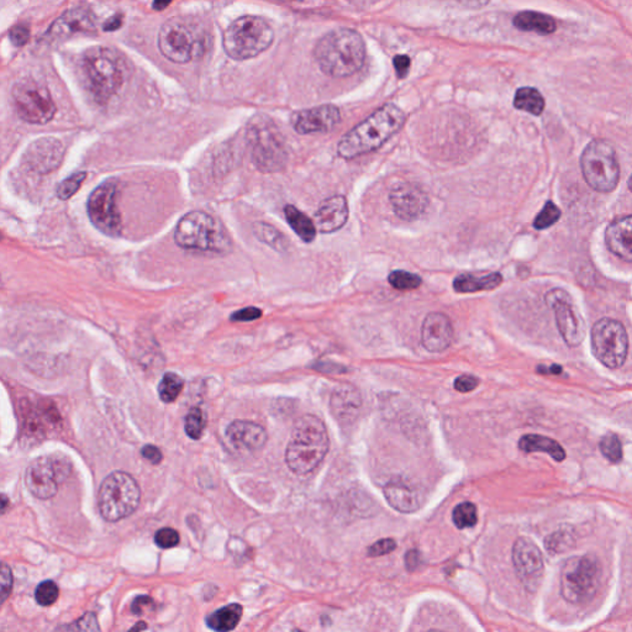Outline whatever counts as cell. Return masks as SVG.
Masks as SVG:
<instances>
[{
	"label": "cell",
	"mask_w": 632,
	"mask_h": 632,
	"mask_svg": "<svg viewBox=\"0 0 632 632\" xmlns=\"http://www.w3.org/2000/svg\"><path fill=\"white\" fill-rule=\"evenodd\" d=\"M406 120V113L396 104L383 105L340 140L339 156L354 160L373 152L402 129Z\"/></svg>",
	"instance_id": "1"
},
{
	"label": "cell",
	"mask_w": 632,
	"mask_h": 632,
	"mask_svg": "<svg viewBox=\"0 0 632 632\" xmlns=\"http://www.w3.org/2000/svg\"><path fill=\"white\" fill-rule=\"evenodd\" d=\"M314 56L325 75L338 78L352 76L365 65V40L357 31L338 29L320 38Z\"/></svg>",
	"instance_id": "2"
},
{
	"label": "cell",
	"mask_w": 632,
	"mask_h": 632,
	"mask_svg": "<svg viewBox=\"0 0 632 632\" xmlns=\"http://www.w3.org/2000/svg\"><path fill=\"white\" fill-rule=\"evenodd\" d=\"M329 435L325 425L316 415H304L295 423L285 462L295 474H308L316 470L329 451Z\"/></svg>",
	"instance_id": "3"
},
{
	"label": "cell",
	"mask_w": 632,
	"mask_h": 632,
	"mask_svg": "<svg viewBox=\"0 0 632 632\" xmlns=\"http://www.w3.org/2000/svg\"><path fill=\"white\" fill-rule=\"evenodd\" d=\"M81 70L86 88L101 104L117 94L127 77V67L120 54L108 47L86 51L81 59Z\"/></svg>",
	"instance_id": "4"
},
{
	"label": "cell",
	"mask_w": 632,
	"mask_h": 632,
	"mask_svg": "<svg viewBox=\"0 0 632 632\" xmlns=\"http://www.w3.org/2000/svg\"><path fill=\"white\" fill-rule=\"evenodd\" d=\"M175 242L191 251L227 253L231 240L220 221L204 211H191L179 220L175 231Z\"/></svg>",
	"instance_id": "5"
},
{
	"label": "cell",
	"mask_w": 632,
	"mask_h": 632,
	"mask_svg": "<svg viewBox=\"0 0 632 632\" xmlns=\"http://www.w3.org/2000/svg\"><path fill=\"white\" fill-rule=\"evenodd\" d=\"M274 29L265 19L249 15L237 19L226 29L224 50L233 60H250L265 53L274 43Z\"/></svg>",
	"instance_id": "6"
},
{
	"label": "cell",
	"mask_w": 632,
	"mask_h": 632,
	"mask_svg": "<svg viewBox=\"0 0 632 632\" xmlns=\"http://www.w3.org/2000/svg\"><path fill=\"white\" fill-rule=\"evenodd\" d=\"M140 499L141 490L136 480L125 472H113L99 488V512L109 522L120 521L133 514Z\"/></svg>",
	"instance_id": "7"
},
{
	"label": "cell",
	"mask_w": 632,
	"mask_h": 632,
	"mask_svg": "<svg viewBox=\"0 0 632 632\" xmlns=\"http://www.w3.org/2000/svg\"><path fill=\"white\" fill-rule=\"evenodd\" d=\"M583 177L590 188L609 193L618 187L620 166L614 147L605 140H593L580 156Z\"/></svg>",
	"instance_id": "8"
},
{
	"label": "cell",
	"mask_w": 632,
	"mask_h": 632,
	"mask_svg": "<svg viewBox=\"0 0 632 632\" xmlns=\"http://www.w3.org/2000/svg\"><path fill=\"white\" fill-rule=\"evenodd\" d=\"M250 146L256 167L262 172L281 171L288 161V151L282 134L274 123L256 118L249 130Z\"/></svg>",
	"instance_id": "9"
},
{
	"label": "cell",
	"mask_w": 632,
	"mask_h": 632,
	"mask_svg": "<svg viewBox=\"0 0 632 632\" xmlns=\"http://www.w3.org/2000/svg\"><path fill=\"white\" fill-rule=\"evenodd\" d=\"M599 579L600 567L595 557H570L561 572V593L567 602L583 604L595 595Z\"/></svg>",
	"instance_id": "10"
},
{
	"label": "cell",
	"mask_w": 632,
	"mask_h": 632,
	"mask_svg": "<svg viewBox=\"0 0 632 632\" xmlns=\"http://www.w3.org/2000/svg\"><path fill=\"white\" fill-rule=\"evenodd\" d=\"M159 49L167 60L187 63L203 51V41L191 21L172 18L160 30Z\"/></svg>",
	"instance_id": "11"
},
{
	"label": "cell",
	"mask_w": 632,
	"mask_h": 632,
	"mask_svg": "<svg viewBox=\"0 0 632 632\" xmlns=\"http://www.w3.org/2000/svg\"><path fill=\"white\" fill-rule=\"evenodd\" d=\"M592 351L600 364L618 370L627 361L628 336L624 325L618 320L600 319L592 329Z\"/></svg>",
	"instance_id": "12"
},
{
	"label": "cell",
	"mask_w": 632,
	"mask_h": 632,
	"mask_svg": "<svg viewBox=\"0 0 632 632\" xmlns=\"http://www.w3.org/2000/svg\"><path fill=\"white\" fill-rule=\"evenodd\" d=\"M12 99L19 117L27 123L45 125L53 120L56 114V105L49 89L33 79L15 85Z\"/></svg>",
	"instance_id": "13"
},
{
	"label": "cell",
	"mask_w": 632,
	"mask_h": 632,
	"mask_svg": "<svg viewBox=\"0 0 632 632\" xmlns=\"http://www.w3.org/2000/svg\"><path fill=\"white\" fill-rule=\"evenodd\" d=\"M117 181L114 178L107 179L92 192L86 203V211L93 226L111 237H119L123 231V223L117 207Z\"/></svg>",
	"instance_id": "14"
},
{
	"label": "cell",
	"mask_w": 632,
	"mask_h": 632,
	"mask_svg": "<svg viewBox=\"0 0 632 632\" xmlns=\"http://www.w3.org/2000/svg\"><path fill=\"white\" fill-rule=\"evenodd\" d=\"M70 473V464L60 458L43 456L30 462L25 473L28 489L38 499H51L56 496L59 484Z\"/></svg>",
	"instance_id": "15"
},
{
	"label": "cell",
	"mask_w": 632,
	"mask_h": 632,
	"mask_svg": "<svg viewBox=\"0 0 632 632\" xmlns=\"http://www.w3.org/2000/svg\"><path fill=\"white\" fill-rule=\"evenodd\" d=\"M547 306L554 310L558 332L570 348H577L586 336V324L566 291L552 290L546 294Z\"/></svg>",
	"instance_id": "16"
},
{
	"label": "cell",
	"mask_w": 632,
	"mask_h": 632,
	"mask_svg": "<svg viewBox=\"0 0 632 632\" xmlns=\"http://www.w3.org/2000/svg\"><path fill=\"white\" fill-rule=\"evenodd\" d=\"M513 563L525 588L535 592L544 574V558L540 548L530 538H518L513 546Z\"/></svg>",
	"instance_id": "17"
},
{
	"label": "cell",
	"mask_w": 632,
	"mask_h": 632,
	"mask_svg": "<svg viewBox=\"0 0 632 632\" xmlns=\"http://www.w3.org/2000/svg\"><path fill=\"white\" fill-rule=\"evenodd\" d=\"M390 201L397 217L406 221L419 219L429 207L428 195L412 183H400L396 185L391 189Z\"/></svg>",
	"instance_id": "18"
},
{
	"label": "cell",
	"mask_w": 632,
	"mask_h": 632,
	"mask_svg": "<svg viewBox=\"0 0 632 632\" xmlns=\"http://www.w3.org/2000/svg\"><path fill=\"white\" fill-rule=\"evenodd\" d=\"M341 120L339 108L335 105L320 107L298 111L291 119L294 130L300 135L325 134L332 131Z\"/></svg>",
	"instance_id": "19"
},
{
	"label": "cell",
	"mask_w": 632,
	"mask_h": 632,
	"mask_svg": "<svg viewBox=\"0 0 632 632\" xmlns=\"http://www.w3.org/2000/svg\"><path fill=\"white\" fill-rule=\"evenodd\" d=\"M455 329L450 317L445 314L430 313L423 319L422 326V343L425 349L432 354L444 352L452 345Z\"/></svg>",
	"instance_id": "20"
},
{
	"label": "cell",
	"mask_w": 632,
	"mask_h": 632,
	"mask_svg": "<svg viewBox=\"0 0 632 632\" xmlns=\"http://www.w3.org/2000/svg\"><path fill=\"white\" fill-rule=\"evenodd\" d=\"M95 30L94 17L88 9L69 11L53 22L45 37L49 41L62 40L76 34H89Z\"/></svg>",
	"instance_id": "21"
},
{
	"label": "cell",
	"mask_w": 632,
	"mask_h": 632,
	"mask_svg": "<svg viewBox=\"0 0 632 632\" xmlns=\"http://www.w3.org/2000/svg\"><path fill=\"white\" fill-rule=\"evenodd\" d=\"M226 439L231 446L240 451L261 450L267 442V432L259 423L236 420L226 429Z\"/></svg>",
	"instance_id": "22"
},
{
	"label": "cell",
	"mask_w": 632,
	"mask_h": 632,
	"mask_svg": "<svg viewBox=\"0 0 632 632\" xmlns=\"http://www.w3.org/2000/svg\"><path fill=\"white\" fill-rule=\"evenodd\" d=\"M63 147L59 140L53 137L35 141L28 150V162L34 171L49 173L62 162Z\"/></svg>",
	"instance_id": "23"
},
{
	"label": "cell",
	"mask_w": 632,
	"mask_h": 632,
	"mask_svg": "<svg viewBox=\"0 0 632 632\" xmlns=\"http://www.w3.org/2000/svg\"><path fill=\"white\" fill-rule=\"evenodd\" d=\"M349 203L343 195L325 199L316 210V226L323 234L335 233L342 229L349 220Z\"/></svg>",
	"instance_id": "24"
},
{
	"label": "cell",
	"mask_w": 632,
	"mask_h": 632,
	"mask_svg": "<svg viewBox=\"0 0 632 632\" xmlns=\"http://www.w3.org/2000/svg\"><path fill=\"white\" fill-rule=\"evenodd\" d=\"M609 251L621 261L632 263V215L616 218L605 230Z\"/></svg>",
	"instance_id": "25"
},
{
	"label": "cell",
	"mask_w": 632,
	"mask_h": 632,
	"mask_svg": "<svg viewBox=\"0 0 632 632\" xmlns=\"http://www.w3.org/2000/svg\"><path fill=\"white\" fill-rule=\"evenodd\" d=\"M384 498L388 504L404 514H412L422 508L423 494L418 488L404 483L402 480H393L383 488Z\"/></svg>",
	"instance_id": "26"
},
{
	"label": "cell",
	"mask_w": 632,
	"mask_h": 632,
	"mask_svg": "<svg viewBox=\"0 0 632 632\" xmlns=\"http://www.w3.org/2000/svg\"><path fill=\"white\" fill-rule=\"evenodd\" d=\"M330 404L340 423H349L357 416L361 399L354 388L341 387L332 394Z\"/></svg>",
	"instance_id": "27"
},
{
	"label": "cell",
	"mask_w": 632,
	"mask_h": 632,
	"mask_svg": "<svg viewBox=\"0 0 632 632\" xmlns=\"http://www.w3.org/2000/svg\"><path fill=\"white\" fill-rule=\"evenodd\" d=\"M514 27L525 33H535L538 35H551L556 33L557 22L550 15L544 12L526 11L519 12L513 21Z\"/></svg>",
	"instance_id": "28"
},
{
	"label": "cell",
	"mask_w": 632,
	"mask_h": 632,
	"mask_svg": "<svg viewBox=\"0 0 632 632\" xmlns=\"http://www.w3.org/2000/svg\"><path fill=\"white\" fill-rule=\"evenodd\" d=\"M502 282L503 275L498 272L483 275L464 274L455 278L454 290L462 294L477 293V291L496 290Z\"/></svg>",
	"instance_id": "29"
},
{
	"label": "cell",
	"mask_w": 632,
	"mask_h": 632,
	"mask_svg": "<svg viewBox=\"0 0 632 632\" xmlns=\"http://www.w3.org/2000/svg\"><path fill=\"white\" fill-rule=\"evenodd\" d=\"M519 448L526 454L532 452H545L550 455L554 460L562 462L566 458V451L562 446L558 444L556 439L546 438L541 435H525L520 439Z\"/></svg>",
	"instance_id": "30"
},
{
	"label": "cell",
	"mask_w": 632,
	"mask_h": 632,
	"mask_svg": "<svg viewBox=\"0 0 632 632\" xmlns=\"http://www.w3.org/2000/svg\"><path fill=\"white\" fill-rule=\"evenodd\" d=\"M242 606L234 603V604L223 606L214 612H211L205 622L208 628L214 631L227 632L235 630L237 625L242 618Z\"/></svg>",
	"instance_id": "31"
},
{
	"label": "cell",
	"mask_w": 632,
	"mask_h": 632,
	"mask_svg": "<svg viewBox=\"0 0 632 632\" xmlns=\"http://www.w3.org/2000/svg\"><path fill=\"white\" fill-rule=\"evenodd\" d=\"M284 215L288 224L300 240L306 243L313 242L316 240L317 231L316 221L311 220L306 213L295 208L294 205H287L284 208Z\"/></svg>",
	"instance_id": "32"
},
{
	"label": "cell",
	"mask_w": 632,
	"mask_h": 632,
	"mask_svg": "<svg viewBox=\"0 0 632 632\" xmlns=\"http://www.w3.org/2000/svg\"><path fill=\"white\" fill-rule=\"evenodd\" d=\"M514 107L518 111L540 117L546 107V102L538 89L532 88V86H522L515 93Z\"/></svg>",
	"instance_id": "33"
},
{
	"label": "cell",
	"mask_w": 632,
	"mask_h": 632,
	"mask_svg": "<svg viewBox=\"0 0 632 632\" xmlns=\"http://www.w3.org/2000/svg\"><path fill=\"white\" fill-rule=\"evenodd\" d=\"M253 234H255L259 242L272 247L275 251H287L288 246H290L287 237L281 231L275 229V226H269V224L261 223V221L256 223L253 226Z\"/></svg>",
	"instance_id": "34"
},
{
	"label": "cell",
	"mask_w": 632,
	"mask_h": 632,
	"mask_svg": "<svg viewBox=\"0 0 632 632\" xmlns=\"http://www.w3.org/2000/svg\"><path fill=\"white\" fill-rule=\"evenodd\" d=\"M183 388H185V381L181 375L175 373V372H168L163 375L157 390H159L160 399L163 403L171 404L181 396Z\"/></svg>",
	"instance_id": "35"
},
{
	"label": "cell",
	"mask_w": 632,
	"mask_h": 632,
	"mask_svg": "<svg viewBox=\"0 0 632 632\" xmlns=\"http://www.w3.org/2000/svg\"><path fill=\"white\" fill-rule=\"evenodd\" d=\"M452 521L458 529L473 528L478 521L476 505L466 502L456 506L452 513Z\"/></svg>",
	"instance_id": "36"
},
{
	"label": "cell",
	"mask_w": 632,
	"mask_h": 632,
	"mask_svg": "<svg viewBox=\"0 0 632 632\" xmlns=\"http://www.w3.org/2000/svg\"><path fill=\"white\" fill-rule=\"evenodd\" d=\"M388 282L394 290L398 291H414L423 284V279L420 275L412 274L407 271H393L388 275Z\"/></svg>",
	"instance_id": "37"
},
{
	"label": "cell",
	"mask_w": 632,
	"mask_h": 632,
	"mask_svg": "<svg viewBox=\"0 0 632 632\" xmlns=\"http://www.w3.org/2000/svg\"><path fill=\"white\" fill-rule=\"evenodd\" d=\"M205 429L204 413L199 407H192L185 416V434L192 439H199L203 436Z\"/></svg>",
	"instance_id": "38"
},
{
	"label": "cell",
	"mask_w": 632,
	"mask_h": 632,
	"mask_svg": "<svg viewBox=\"0 0 632 632\" xmlns=\"http://www.w3.org/2000/svg\"><path fill=\"white\" fill-rule=\"evenodd\" d=\"M86 172H77L75 175L70 176V177L66 178L65 181L60 183L57 185L56 194L61 201H69L73 195L78 192V189L82 187L83 182L86 181Z\"/></svg>",
	"instance_id": "39"
},
{
	"label": "cell",
	"mask_w": 632,
	"mask_h": 632,
	"mask_svg": "<svg viewBox=\"0 0 632 632\" xmlns=\"http://www.w3.org/2000/svg\"><path fill=\"white\" fill-rule=\"evenodd\" d=\"M560 208L554 201H547L538 217H536L534 227L536 230H546L548 227L554 226L560 220Z\"/></svg>",
	"instance_id": "40"
},
{
	"label": "cell",
	"mask_w": 632,
	"mask_h": 632,
	"mask_svg": "<svg viewBox=\"0 0 632 632\" xmlns=\"http://www.w3.org/2000/svg\"><path fill=\"white\" fill-rule=\"evenodd\" d=\"M599 447L603 456H604L606 460L611 461V464H620L622 461V445L618 436L614 434L606 435L600 441Z\"/></svg>",
	"instance_id": "41"
},
{
	"label": "cell",
	"mask_w": 632,
	"mask_h": 632,
	"mask_svg": "<svg viewBox=\"0 0 632 632\" xmlns=\"http://www.w3.org/2000/svg\"><path fill=\"white\" fill-rule=\"evenodd\" d=\"M60 590L57 584L53 580H44L37 587L35 590V599L37 604L41 606H50L59 599Z\"/></svg>",
	"instance_id": "42"
},
{
	"label": "cell",
	"mask_w": 632,
	"mask_h": 632,
	"mask_svg": "<svg viewBox=\"0 0 632 632\" xmlns=\"http://www.w3.org/2000/svg\"><path fill=\"white\" fill-rule=\"evenodd\" d=\"M573 536L566 531H557L546 538V548L551 554H558L573 545Z\"/></svg>",
	"instance_id": "43"
},
{
	"label": "cell",
	"mask_w": 632,
	"mask_h": 632,
	"mask_svg": "<svg viewBox=\"0 0 632 632\" xmlns=\"http://www.w3.org/2000/svg\"><path fill=\"white\" fill-rule=\"evenodd\" d=\"M179 540L181 538H179L178 532L172 528L160 529L155 535V544L163 550L177 546Z\"/></svg>",
	"instance_id": "44"
},
{
	"label": "cell",
	"mask_w": 632,
	"mask_h": 632,
	"mask_svg": "<svg viewBox=\"0 0 632 632\" xmlns=\"http://www.w3.org/2000/svg\"><path fill=\"white\" fill-rule=\"evenodd\" d=\"M262 316V310L256 307H247L243 309L236 310L231 314L230 320L233 323H250L259 320Z\"/></svg>",
	"instance_id": "45"
},
{
	"label": "cell",
	"mask_w": 632,
	"mask_h": 632,
	"mask_svg": "<svg viewBox=\"0 0 632 632\" xmlns=\"http://www.w3.org/2000/svg\"><path fill=\"white\" fill-rule=\"evenodd\" d=\"M397 548V542L393 538H383L375 542L368 548V556L371 557H380L386 556V554H391Z\"/></svg>",
	"instance_id": "46"
},
{
	"label": "cell",
	"mask_w": 632,
	"mask_h": 632,
	"mask_svg": "<svg viewBox=\"0 0 632 632\" xmlns=\"http://www.w3.org/2000/svg\"><path fill=\"white\" fill-rule=\"evenodd\" d=\"M69 630H79V631H101L99 628L97 618L92 612H86L81 620L76 621L75 624L67 627Z\"/></svg>",
	"instance_id": "47"
},
{
	"label": "cell",
	"mask_w": 632,
	"mask_h": 632,
	"mask_svg": "<svg viewBox=\"0 0 632 632\" xmlns=\"http://www.w3.org/2000/svg\"><path fill=\"white\" fill-rule=\"evenodd\" d=\"M478 384H480V380L474 375L464 374L456 378L455 390L461 391V393H468V391L476 390Z\"/></svg>",
	"instance_id": "48"
},
{
	"label": "cell",
	"mask_w": 632,
	"mask_h": 632,
	"mask_svg": "<svg viewBox=\"0 0 632 632\" xmlns=\"http://www.w3.org/2000/svg\"><path fill=\"white\" fill-rule=\"evenodd\" d=\"M9 37H11L12 44L14 46H24L28 43L29 37H30V30L25 25H18V27L12 29Z\"/></svg>",
	"instance_id": "49"
},
{
	"label": "cell",
	"mask_w": 632,
	"mask_h": 632,
	"mask_svg": "<svg viewBox=\"0 0 632 632\" xmlns=\"http://www.w3.org/2000/svg\"><path fill=\"white\" fill-rule=\"evenodd\" d=\"M12 574L8 564L3 563L2 567V602H5L6 598L12 595Z\"/></svg>",
	"instance_id": "50"
},
{
	"label": "cell",
	"mask_w": 632,
	"mask_h": 632,
	"mask_svg": "<svg viewBox=\"0 0 632 632\" xmlns=\"http://www.w3.org/2000/svg\"><path fill=\"white\" fill-rule=\"evenodd\" d=\"M141 455L145 460L149 461L152 464H160L163 460V455L161 450L156 446L146 445L141 448Z\"/></svg>",
	"instance_id": "51"
},
{
	"label": "cell",
	"mask_w": 632,
	"mask_h": 632,
	"mask_svg": "<svg viewBox=\"0 0 632 632\" xmlns=\"http://www.w3.org/2000/svg\"><path fill=\"white\" fill-rule=\"evenodd\" d=\"M410 65H412V61L406 54H398L394 57V67H396L397 76L399 78H406L409 73Z\"/></svg>",
	"instance_id": "52"
},
{
	"label": "cell",
	"mask_w": 632,
	"mask_h": 632,
	"mask_svg": "<svg viewBox=\"0 0 632 632\" xmlns=\"http://www.w3.org/2000/svg\"><path fill=\"white\" fill-rule=\"evenodd\" d=\"M151 605H153L152 598L149 595H140L131 604V611L134 615H143L145 609H149Z\"/></svg>",
	"instance_id": "53"
},
{
	"label": "cell",
	"mask_w": 632,
	"mask_h": 632,
	"mask_svg": "<svg viewBox=\"0 0 632 632\" xmlns=\"http://www.w3.org/2000/svg\"><path fill=\"white\" fill-rule=\"evenodd\" d=\"M313 368L320 372H332V373H340V372H345L346 368L342 365L332 364V362H319V364L314 365Z\"/></svg>",
	"instance_id": "54"
},
{
	"label": "cell",
	"mask_w": 632,
	"mask_h": 632,
	"mask_svg": "<svg viewBox=\"0 0 632 632\" xmlns=\"http://www.w3.org/2000/svg\"><path fill=\"white\" fill-rule=\"evenodd\" d=\"M420 554L418 551L407 552L406 556V566L407 570H415L419 567Z\"/></svg>",
	"instance_id": "55"
},
{
	"label": "cell",
	"mask_w": 632,
	"mask_h": 632,
	"mask_svg": "<svg viewBox=\"0 0 632 632\" xmlns=\"http://www.w3.org/2000/svg\"><path fill=\"white\" fill-rule=\"evenodd\" d=\"M454 2L466 6V8L480 9L483 8V6H486L490 0H454Z\"/></svg>",
	"instance_id": "56"
},
{
	"label": "cell",
	"mask_w": 632,
	"mask_h": 632,
	"mask_svg": "<svg viewBox=\"0 0 632 632\" xmlns=\"http://www.w3.org/2000/svg\"><path fill=\"white\" fill-rule=\"evenodd\" d=\"M121 22H123L121 15H115V17L109 19V21L103 25V29H104L105 31L118 30V29L121 27Z\"/></svg>",
	"instance_id": "57"
},
{
	"label": "cell",
	"mask_w": 632,
	"mask_h": 632,
	"mask_svg": "<svg viewBox=\"0 0 632 632\" xmlns=\"http://www.w3.org/2000/svg\"><path fill=\"white\" fill-rule=\"evenodd\" d=\"M538 371L540 372V373H551V374H561L562 373V368L560 367L558 365H551V367H545V365H540V367L538 368Z\"/></svg>",
	"instance_id": "58"
},
{
	"label": "cell",
	"mask_w": 632,
	"mask_h": 632,
	"mask_svg": "<svg viewBox=\"0 0 632 632\" xmlns=\"http://www.w3.org/2000/svg\"><path fill=\"white\" fill-rule=\"evenodd\" d=\"M172 0H153V9L157 12L165 11L167 6L171 4Z\"/></svg>",
	"instance_id": "59"
},
{
	"label": "cell",
	"mask_w": 632,
	"mask_h": 632,
	"mask_svg": "<svg viewBox=\"0 0 632 632\" xmlns=\"http://www.w3.org/2000/svg\"><path fill=\"white\" fill-rule=\"evenodd\" d=\"M137 628H139V630H144V628H146V625L144 624V622H141V625L140 624L135 625V627L133 628H131V630H137Z\"/></svg>",
	"instance_id": "60"
},
{
	"label": "cell",
	"mask_w": 632,
	"mask_h": 632,
	"mask_svg": "<svg viewBox=\"0 0 632 632\" xmlns=\"http://www.w3.org/2000/svg\"><path fill=\"white\" fill-rule=\"evenodd\" d=\"M628 189H630L631 193H632V175L630 176V178H628Z\"/></svg>",
	"instance_id": "61"
},
{
	"label": "cell",
	"mask_w": 632,
	"mask_h": 632,
	"mask_svg": "<svg viewBox=\"0 0 632 632\" xmlns=\"http://www.w3.org/2000/svg\"><path fill=\"white\" fill-rule=\"evenodd\" d=\"M282 2H301V0H282Z\"/></svg>",
	"instance_id": "62"
}]
</instances>
